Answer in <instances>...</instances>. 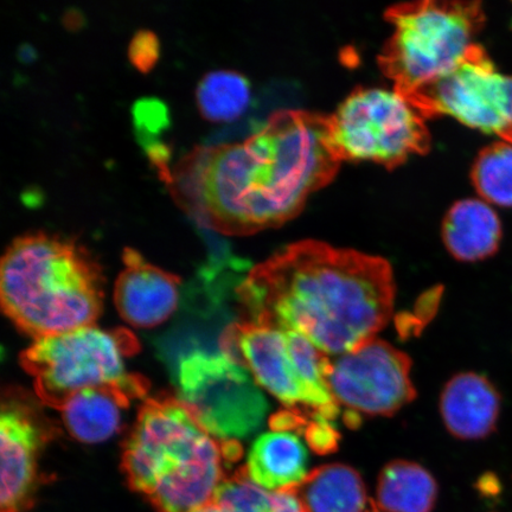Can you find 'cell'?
I'll return each mask as SVG.
<instances>
[{
    "mask_svg": "<svg viewBox=\"0 0 512 512\" xmlns=\"http://www.w3.org/2000/svg\"><path fill=\"white\" fill-rule=\"evenodd\" d=\"M123 261L124 270L114 286L115 307L134 328H156L177 310L181 279L150 264L132 248H125Z\"/></svg>",
    "mask_w": 512,
    "mask_h": 512,
    "instance_id": "obj_13",
    "label": "cell"
},
{
    "mask_svg": "<svg viewBox=\"0 0 512 512\" xmlns=\"http://www.w3.org/2000/svg\"><path fill=\"white\" fill-rule=\"evenodd\" d=\"M304 433L307 443L319 454L331 453L337 448L339 434L332 426V421L313 419L305 427Z\"/></svg>",
    "mask_w": 512,
    "mask_h": 512,
    "instance_id": "obj_24",
    "label": "cell"
},
{
    "mask_svg": "<svg viewBox=\"0 0 512 512\" xmlns=\"http://www.w3.org/2000/svg\"><path fill=\"white\" fill-rule=\"evenodd\" d=\"M367 512H382V511H380L379 509H377V508L375 507L374 502H371V504H370V509H369Z\"/></svg>",
    "mask_w": 512,
    "mask_h": 512,
    "instance_id": "obj_27",
    "label": "cell"
},
{
    "mask_svg": "<svg viewBox=\"0 0 512 512\" xmlns=\"http://www.w3.org/2000/svg\"><path fill=\"white\" fill-rule=\"evenodd\" d=\"M306 512H367V489L355 469L328 464L309 472L297 486Z\"/></svg>",
    "mask_w": 512,
    "mask_h": 512,
    "instance_id": "obj_18",
    "label": "cell"
},
{
    "mask_svg": "<svg viewBox=\"0 0 512 512\" xmlns=\"http://www.w3.org/2000/svg\"><path fill=\"white\" fill-rule=\"evenodd\" d=\"M140 350L130 330H104L98 326L35 339L21 355V364L34 379L43 405L60 411L64 403L83 390H117L128 399H144L149 382L128 373L127 358Z\"/></svg>",
    "mask_w": 512,
    "mask_h": 512,
    "instance_id": "obj_5",
    "label": "cell"
},
{
    "mask_svg": "<svg viewBox=\"0 0 512 512\" xmlns=\"http://www.w3.org/2000/svg\"><path fill=\"white\" fill-rule=\"evenodd\" d=\"M241 456L239 441L211 437L181 400L147 399L123 452L128 485L158 512H192L214 503Z\"/></svg>",
    "mask_w": 512,
    "mask_h": 512,
    "instance_id": "obj_3",
    "label": "cell"
},
{
    "mask_svg": "<svg viewBox=\"0 0 512 512\" xmlns=\"http://www.w3.org/2000/svg\"><path fill=\"white\" fill-rule=\"evenodd\" d=\"M384 18L394 30L379 66L403 98L456 67L486 21L482 3L459 0L396 4Z\"/></svg>",
    "mask_w": 512,
    "mask_h": 512,
    "instance_id": "obj_6",
    "label": "cell"
},
{
    "mask_svg": "<svg viewBox=\"0 0 512 512\" xmlns=\"http://www.w3.org/2000/svg\"><path fill=\"white\" fill-rule=\"evenodd\" d=\"M412 361L392 344L373 338L331 363L328 383L350 413L392 416L416 398Z\"/></svg>",
    "mask_w": 512,
    "mask_h": 512,
    "instance_id": "obj_10",
    "label": "cell"
},
{
    "mask_svg": "<svg viewBox=\"0 0 512 512\" xmlns=\"http://www.w3.org/2000/svg\"><path fill=\"white\" fill-rule=\"evenodd\" d=\"M104 275L73 239L46 232L18 236L0 264V299L18 330L38 339L95 325Z\"/></svg>",
    "mask_w": 512,
    "mask_h": 512,
    "instance_id": "obj_4",
    "label": "cell"
},
{
    "mask_svg": "<svg viewBox=\"0 0 512 512\" xmlns=\"http://www.w3.org/2000/svg\"><path fill=\"white\" fill-rule=\"evenodd\" d=\"M214 503L224 512H275L274 492L255 484L245 467L224 480Z\"/></svg>",
    "mask_w": 512,
    "mask_h": 512,
    "instance_id": "obj_22",
    "label": "cell"
},
{
    "mask_svg": "<svg viewBox=\"0 0 512 512\" xmlns=\"http://www.w3.org/2000/svg\"><path fill=\"white\" fill-rule=\"evenodd\" d=\"M395 292L386 259L317 240L281 248L236 288L243 322L298 332L328 356L376 338L392 318Z\"/></svg>",
    "mask_w": 512,
    "mask_h": 512,
    "instance_id": "obj_2",
    "label": "cell"
},
{
    "mask_svg": "<svg viewBox=\"0 0 512 512\" xmlns=\"http://www.w3.org/2000/svg\"><path fill=\"white\" fill-rule=\"evenodd\" d=\"M341 164L326 115L281 110L242 142L195 146L171 170L158 166L179 207L216 232L246 236L297 217Z\"/></svg>",
    "mask_w": 512,
    "mask_h": 512,
    "instance_id": "obj_1",
    "label": "cell"
},
{
    "mask_svg": "<svg viewBox=\"0 0 512 512\" xmlns=\"http://www.w3.org/2000/svg\"><path fill=\"white\" fill-rule=\"evenodd\" d=\"M131 400L117 390H83L69 398L60 409L64 426L72 437L85 444H99L117 434L121 411Z\"/></svg>",
    "mask_w": 512,
    "mask_h": 512,
    "instance_id": "obj_17",
    "label": "cell"
},
{
    "mask_svg": "<svg viewBox=\"0 0 512 512\" xmlns=\"http://www.w3.org/2000/svg\"><path fill=\"white\" fill-rule=\"evenodd\" d=\"M438 484L430 471L408 460L383 467L377 480L375 507L382 512H432Z\"/></svg>",
    "mask_w": 512,
    "mask_h": 512,
    "instance_id": "obj_19",
    "label": "cell"
},
{
    "mask_svg": "<svg viewBox=\"0 0 512 512\" xmlns=\"http://www.w3.org/2000/svg\"><path fill=\"white\" fill-rule=\"evenodd\" d=\"M220 347L248 369L255 382L288 411L315 419V409L294 366L285 331L248 322L233 323L223 331Z\"/></svg>",
    "mask_w": 512,
    "mask_h": 512,
    "instance_id": "obj_11",
    "label": "cell"
},
{
    "mask_svg": "<svg viewBox=\"0 0 512 512\" xmlns=\"http://www.w3.org/2000/svg\"><path fill=\"white\" fill-rule=\"evenodd\" d=\"M50 434L29 403L9 396L0 415L2 491L0 512H25L38 489V458Z\"/></svg>",
    "mask_w": 512,
    "mask_h": 512,
    "instance_id": "obj_12",
    "label": "cell"
},
{
    "mask_svg": "<svg viewBox=\"0 0 512 512\" xmlns=\"http://www.w3.org/2000/svg\"><path fill=\"white\" fill-rule=\"evenodd\" d=\"M306 447L296 434H261L249 450L245 470L255 484L271 492L297 488L309 475Z\"/></svg>",
    "mask_w": 512,
    "mask_h": 512,
    "instance_id": "obj_16",
    "label": "cell"
},
{
    "mask_svg": "<svg viewBox=\"0 0 512 512\" xmlns=\"http://www.w3.org/2000/svg\"><path fill=\"white\" fill-rule=\"evenodd\" d=\"M251 83L232 69H216L202 76L196 88L198 111L211 123H228L245 113L251 102Z\"/></svg>",
    "mask_w": 512,
    "mask_h": 512,
    "instance_id": "obj_20",
    "label": "cell"
},
{
    "mask_svg": "<svg viewBox=\"0 0 512 512\" xmlns=\"http://www.w3.org/2000/svg\"><path fill=\"white\" fill-rule=\"evenodd\" d=\"M426 119L398 92L357 88L328 117V144L339 162H374L392 170L432 145Z\"/></svg>",
    "mask_w": 512,
    "mask_h": 512,
    "instance_id": "obj_7",
    "label": "cell"
},
{
    "mask_svg": "<svg viewBox=\"0 0 512 512\" xmlns=\"http://www.w3.org/2000/svg\"><path fill=\"white\" fill-rule=\"evenodd\" d=\"M179 400L204 431L223 441L251 437L268 403L248 369L224 352L195 350L178 362Z\"/></svg>",
    "mask_w": 512,
    "mask_h": 512,
    "instance_id": "obj_8",
    "label": "cell"
},
{
    "mask_svg": "<svg viewBox=\"0 0 512 512\" xmlns=\"http://www.w3.org/2000/svg\"><path fill=\"white\" fill-rule=\"evenodd\" d=\"M471 179L485 202L512 208V143L501 140L484 147L473 163Z\"/></svg>",
    "mask_w": 512,
    "mask_h": 512,
    "instance_id": "obj_21",
    "label": "cell"
},
{
    "mask_svg": "<svg viewBox=\"0 0 512 512\" xmlns=\"http://www.w3.org/2000/svg\"><path fill=\"white\" fill-rule=\"evenodd\" d=\"M192 512H224L219 505H216L215 503H211L206 505V507H203L201 509L192 511Z\"/></svg>",
    "mask_w": 512,
    "mask_h": 512,
    "instance_id": "obj_26",
    "label": "cell"
},
{
    "mask_svg": "<svg viewBox=\"0 0 512 512\" xmlns=\"http://www.w3.org/2000/svg\"><path fill=\"white\" fill-rule=\"evenodd\" d=\"M159 53L158 37L150 30H139L128 47V57L140 72H147L155 66Z\"/></svg>",
    "mask_w": 512,
    "mask_h": 512,
    "instance_id": "obj_23",
    "label": "cell"
},
{
    "mask_svg": "<svg viewBox=\"0 0 512 512\" xmlns=\"http://www.w3.org/2000/svg\"><path fill=\"white\" fill-rule=\"evenodd\" d=\"M275 512H306L296 488L274 492Z\"/></svg>",
    "mask_w": 512,
    "mask_h": 512,
    "instance_id": "obj_25",
    "label": "cell"
},
{
    "mask_svg": "<svg viewBox=\"0 0 512 512\" xmlns=\"http://www.w3.org/2000/svg\"><path fill=\"white\" fill-rule=\"evenodd\" d=\"M405 99L425 119L450 115L459 123L512 143V78L498 72L478 43L450 72Z\"/></svg>",
    "mask_w": 512,
    "mask_h": 512,
    "instance_id": "obj_9",
    "label": "cell"
},
{
    "mask_svg": "<svg viewBox=\"0 0 512 512\" xmlns=\"http://www.w3.org/2000/svg\"><path fill=\"white\" fill-rule=\"evenodd\" d=\"M502 223L496 211L485 201L454 203L445 216L443 240L454 259L483 261L494 256L502 241Z\"/></svg>",
    "mask_w": 512,
    "mask_h": 512,
    "instance_id": "obj_15",
    "label": "cell"
},
{
    "mask_svg": "<svg viewBox=\"0 0 512 512\" xmlns=\"http://www.w3.org/2000/svg\"><path fill=\"white\" fill-rule=\"evenodd\" d=\"M446 430L462 440H480L496 431L502 396L488 377L472 371L454 375L440 395Z\"/></svg>",
    "mask_w": 512,
    "mask_h": 512,
    "instance_id": "obj_14",
    "label": "cell"
}]
</instances>
